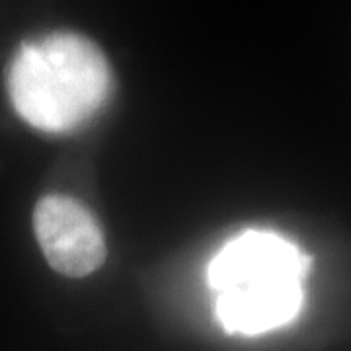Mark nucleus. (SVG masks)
<instances>
[{
  "instance_id": "obj_1",
  "label": "nucleus",
  "mask_w": 351,
  "mask_h": 351,
  "mask_svg": "<svg viewBox=\"0 0 351 351\" xmlns=\"http://www.w3.org/2000/svg\"><path fill=\"white\" fill-rule=\"evenodd\" d=\"M6 84L25 123L45 133H71L104 108L113 80L94 41L75 32H55L16 51Z\"/></svg>"
},
{
  "instance_id": "obj_2",
  "label": "nucleus",
  "mask_w": 351,
  "mask_h": 351,
  "mask_svg": "<svg viewBox=\"0 0 351 351\" xmlns=\"http://www.w3.org/2000/svg\"><path fill=\"white\" fill-rule=\"evenodd\" d=\"M308 267L311 258L276 232L246 230L228 240L209 265L219 322L242 336L293 322L304 302Z\"/></svg>"
},
{
  "instance_id": "obj_3",
  "label": "nucleus",
  "mask_w": 351,
  "mask_h": 351,
  "mask_svg": "<svg viewBox=\"0 0 351 351\" xmlns=\"http://www.w3.org/2000/svg\"><path fill=\"white\" fill-rule=\"evenodd\" d=\"M34 230L41 252L61 276L80 279L106 260V240L98 221L75 197L51 193L38 201Z\"/></svg>"
}]
</instances>
